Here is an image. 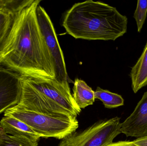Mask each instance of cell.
<instances>
[{"instance_id":"obj_1","label":"cell","mask_w":147,"mask_h":146,"mask_svg":"<svg viewBox=\"0 0 147 146\" xmlns=\"http://www.w3.org/2000/svg\"><path fill=\"white\" fill-rule=\"evenodd\" d=\"M41 1L34 0L13 17L10 31L0 47V66L24 78L55 79L54 60L37 18Z\"/></svg>"},{"instance_id":"obj_2","label":"cell","mask_w":147,"mask_h":146,"mask_svg":"<svg viewBox=\"0 0 147 146\" xmlns=\"http://www.w3.org/2000/svg\"><path fill=\"white\" fill-rule=\"evenodd\" d=\"M128 19L101 1L77 3L65 13L62 25L76 39L115 41L127 31Z\"/></svg>"},{"instance_id":"obj_3","label":"cell","mask_w":147,"mask_h":146,"mask_svg":"<svg viewBox=\"0 0 147 146\" xmlns=\"http://www.w3.org/2000/svg\"><path fill=\"white\" fill-rule=\"evenodd\" d=\"M4 116L18 119L29 126L40 138L63 139L78 128L77 117L53 115L29 111L16 105L4 112Z\"/></svg>"},{"instance_id":"obj_4","label":"cell","mask_w":147,"mask_h":146,"mask_svg":"<svg viewBox=\"0 0 147 146\" xmlns=\"http://www.w3.org/2000/svg\"><path fill=\"white\" fill-rule=\"evenodd\" d=\"M118 117L98 121L86 129L75 131L63 139L58 146H107L121 133Z\"/></svg>"},{"instance_id":"obj_5","label":"cell","mask_w":147,"mask_h":146,"mask_svg":"<svg viewBox=\"0 0 147 146\" xmlns=\"http://www.w3.org/2000/svg\"><path fill=\"white\" fill-rule=\"evenodd\" d=\"M26 79L34 88L64 109L71 116L77 117L80 115L81 109L74 101L69 81H59L56 78L48 79Z\"/></svg>"},{"instance_id":"obj_6","label":"cell","mask_w":147,"mask_h":146,"mask_svg":"<svg viewBox=\"0 0 147 146\" xmlns=\"http://www.w3.org/2000/svg\"><path fill=\"white\" fill-rule=\"evenodd\" d=\"M38 22L47 47L54 60L56 79L59 81L72 82L67 73L63 53L59 43L54 26L45 9L39 5L37 9Z\"/></svg>"},{"instance_id":"obj_7","label":"cell","mask_w":147,"mask_h":146,"mask_svg":"<svg viewBox=\"0 0 147 146\" xmlns=\"http://www.w3.org/2000/svg\"><path fill=\"white\" fill-rule=\"evenodd\" d=\"M16 106L29 111L53 115L71 116L60 105L47 98L22 77V92Z\"/></svg>"},{"instance_id":"obj_8","label":"cell","mask_w":147,"mask_h":146,"mask_svg":"<svg viewBox=\"0 0 147 146\" xmlns=\"http://www.w3.org/2000/svg\"><path fill=\"white\" fill-rule=\"evenodd\" d=\"M21 92V76L0 66V115L18 104Z\"/></svg>"},{"instance_id":"obj_9","label":"cell","mask_w":147,"mask_h":146,"mask_svg":"<svg viewBox=\"0 0 147 146\" xmlns=\"http://www.w3.org/2000/svg\"><path fill=\"white\" fill-rule=\"evenodd\" d=\"M121 132L127 137L137 139L147 136V91L133 113L121 123Z\"/></svg>"},{"instance_id":"obj_10","label":"cell","mask_w":147,"mask_h":146,"mask_svg":"<svg viewBox=\"0 0 147 146\" xmlns=\"http://www.w3.org/2000/svg\"><path fill=\"white\" fill-rule=\"evenodd\" d=\"M0 125L6 133L10 135L40 139V136L29 126L14 117L4 116L0 121Z\"/></svg>"},{"instance_id":"obj_11","label":"cell","mask_w":147,"mask_h":146,"mask_svg":"<svg viewBox=\"0 0 147 146\" xmlns=\"http://www.w3.org/2000/svg\"><path fill=\"white\" fill-rule=\"evenodd\" d=\"M130 77L134 93L147 85V42L141 55L132 68Z\"/></svg>"},{"instance_id":"obj_12","label":"cell","mask_w":147,"mask_h":146,"mask_svg":"<svg viewBox=\"0 0 147 146\" xmlns=\"http://www.w3.org/2000/svg\"><path fill=\"white\" fill-rule=\"evenodd\" d=\"M73 91L72 96L74 101L81 109L92 105L95 102V91L82 80L75 79Z\"/></svg>"},{"instance_id":"obj_13","label":"cell","mask_w":147,"mask_h":146,"mask_svg":"<svg viewBox=\"0 0 147 146\" xmlns=\"http://www.w3.org/2000/svg\"><path fill=\"white\" fill-rule=\"evenodd\" d=\"M94 95L95 99L102 101L105 108L114 109L124 105V99L121 95L104 90L99 87L94 91Z\"/></svg>"},{"instance_id":"obj_14","label":"cell","mask_w":147,"mask_h":146,"mask_svg":"<svg viewBox=\"0 0 147 146\" xmlns=\"http://www.w3.org/2000/svg\"><path fill=\"white\" fill-rule=\"evenodd\" d=\"M39 140L9 135L0 125V146H38Z\"/></svg>"},{"instance_id":"obj_15","label":"cell","mask_w":147,"mask_h":146,"mask_svg":"<svg viewBox=\"0 0 147 146\" xmlns=\"http://www.w3.org/2000/svg\"><path fill=\"white\" fill-rule=\"evenodd\" d=\"M34 0H0V9L9 13L13 17L31 4Z\"/></svg>"},{"instance_id":"obj_16","label":"cell","mask_w":147,"mask_h":146,"mask_svg":"<svg viewBox=\"0 0 147 146\" xmlns=\"http://www.w3.org/2000/svg\"><path fill=\"white\" fill-rule=\"evenodd\" d=\"M13 16L9 13L0 9V47L10 31Z\"/></svg>"},{"instance_id":"obj_17","label":"cell","mask_w":147,"mask_h":146,"mask_svg":"<svg viewBox=\"0 0 147 146\" xmlns=\"http://www.w3.org/2000/svg\"><path fill=\"white\" fill-rule=\"evenodd\" d=\"M147 13V0H139L134 15L138 32H140L142 29L146 18Z\"/></svg>"},{"instance_id":"obj_18","label":"cell","mask_w":147,"mask_h":146,"mask_svg":"<svg viewBox=\"0 0 147 146\" xmlns=\"http://www.w3.org/2000/svg\"><path fill=\"white\" fill-rule=\"evenodd\" d=\"M107 146H137L134 142L131 141H119L117 142H113Z\"/></svg>"},{"instance_id":"obj_19","label":"cell","mask_w":147,"mask_h":146,"mask_svg":"<svg viewBox=\"0 0 147 146\" xmlns=\"http://www.w3.org/2000/svg\"><path fill=\"white\" fill-rule=\"evenodd\" d=\"M133 142L137 146H147V136L136 139Z\"/></svg>"}]
</instances>
